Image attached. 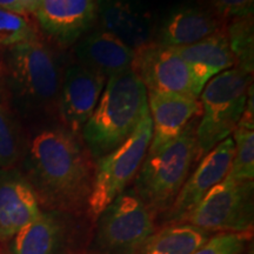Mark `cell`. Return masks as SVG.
Instances as JSON below:
<instances>
[{"instance_id":"cell-1","label":"cell","mask_w":254,"mask_h":254,"mask_svg":"<svg viewBox=\"0 0 254 254\" xmlns=\"http://www.w3.org/2000/svg\"><path fill=\"white\" fill-rule=\"evenodd\" d=\"M26 167L27 180L47 211L86 214L95 164L78 134L66 128L40 132L30 145Z\"/></svg>"},{"instance_id":"cell-2","label":"cell","mask_w":254,"mask_h":254,"mask_svg":"<svg viewBox=\"0 0 254 254\" xmlns=\"http://www.w3.org/2000/svg\"><path fill=\"white\" fill-rule=\"evenodd\" d=\"M147 111V91L131 68L107 79L93 113L81 128L92 158L97 160L122 145Z\"/></svg>"},{"instance_id":"cell-3","label":"cell","mask_w":254,"mask_h":254,"mask_svg":"<svg viewBox=\"0 0 254 254\" xmlns=\"http://www.w3.org/2000/svg\"><path fill=\"white\" fill-rule=\"evenodd\" d=\"M196 125V119L192 120L173 140L158 151L147 152L136 173L132 189L154 217H164L170 211L198 161Z\"/></svg>"},{"instance_id":"cell-4","label":"cell","mask_w":254,"mask_h":254,"mask_svg":"<svg viewBox=\"0 0 254 254\" xmlns=\"http://www.w3.org/2000/svg\"><path fill=\"white\" fill-rule=\"evenodd\" d=\"M251 84L252 74L233 67L205 85L200 94L201 119L195 128L196 160L233 133L245 109Z\"/></svg>"},{"instance_id":"cell-5","label":"cell","mask_w":254,"mask_h":254,"mask_svg":"<svg viewBox=\"0 0 254 254\" xmlns=\"http://www.w3.org/2000/svg\"><path fill=\"white\" fill-rule=\"evenodd\" d=\"M152 119L147 111L122 145L95 161L93 186L87 201L86 215L95 221L99 214L134 179L147 154L152 140Z\"/></svg>"},{"instance_id":"cell-6","label":"cell","mask_w":254,"mask_h":254,"mask_svg":"<svg viewBox=\"0 0 254 254\" xmlns=\"http://www.w3.org/2000/svg\"><path fill=\"white\" fill-rule=\"evenodd\" d=\"M154 218L133 189H126L95 220L91 254H138L157 230Z\"/></svg>"},{"instance_id":"cell-7","label":"cell","mask_w":254,"mask_h":254,"mask_svg":"<svg viewBox=\"0 0 254 254\" xmlns=\"http://www.w3.org/2000/svg\"><path fill=\"white\" fill-rule=\"evenodd\" d=\"M254 221V184L226 177L208 190L182 222L208 232H252Z\"/></svg>"},{"instance_id":"cell-8","label":"cell","mask_w":254,"mask_h":254,"mask_svg":"<svg viewBox=\"0 0 254 254\" xmlns=\"http://www.w3.org/2000/svg\"><path fill=\"white\" fill-rule=\"evenodd\" d=\"M7 69L18 93L34 105H58L62 74L52 51L41 41L19 44L7 51Z\"/></svg>"},{"instance_id":"cell-9","label":"cell","mask_w":254,"mask_h":254,"mask_svg":"<svg viewBox=\"0 0 254 254\" xmlns=\"http://www.w3.org/2000/svg\"><path fill=\"white\" fill-rule=\"evenodd\" d=\"M82 215L41 211L8 241L9 254H79L86 238Z\"/></svg>"},{"instance_id":"cell-10","label":"cell","mask_w":254,"mask_h":254,"mask_svg":"<svg viewBox=\"0 0 254 254\" xmlns=\"http://www.w3.org/2000/svg\"><path fill=\"white\" fill-rule=\"evenodd\" d=\"M131 69L146 90L198 98L199 87L190 66L173 47L150 41L134 51Z\"/></svg>"},{"instance_id":"cell-11","label":"cell","mask_w":254,"mask_h":254,"mask_svg":"<svg viewBox=\"0 0 254 254\" xmlns=\"http://www.w3.org/2000/svg\"><path fill=\"white\" fill-rule=\"evenodd\" d=\"M234 155L231 136L222 140L199 160L198 167L184 183L172 207L164 215L167 222H182L201 201L208 190L227 176Z\"/></svg>"},{"instance_id":"cell-12","label":"cell","mask_w":254,"mask_h":254,"mask_svg":"<svg viewBox=\"0 0 254 254\" xmlns=\"http://www.w3.org/2000/svg\"><path fill=\"white\" fill-rule=\"evenodd\" d=\"M62 80L58 98L60 118L66 129L79 135L93 113L107 80L80 64L69 65Z\"/></svg>"},{"instance_id":"cell-13","label":"cell","mask_w":254,"mask_h":254,"mask_svg":"<svg viewBox=\"0 0 254 254\" xmlns=\"http://www.w3.org/2000/svg\"><path fill=\"white\" fill-rule=\"evenodd\" d=\"M33 14L47 36L71 46L97 21V0H38Z\"/></svg>"},{"instance_id":"cell-14","label":"cell","mask_w":254,"mask_h":254,"mask_svg":"<svg viewBox=\"0 0 254 254\" xmlns=\"http://www.w3.org/2000/svg\"><path fill=\"white\" fill-rule=\"evenodd\" d=\"M40 213L39 200L27 178L13 168L0 171V244L8 243Z\"/></svg>"},{"instance_id":"cell-15","label":"cell","mask_w":254,"mask_h":254,"mask_svg":"<svg viewBox=\"0 0 254 254\" xmlns=\"http://www.w3.org/2000/svg\"><path fill=\"white\" fill-rule=\"evenodd\" d=\"M147 105L152 119V140L147 152H155L173 140L184 128L201 116L198 98L148 91Z\"/></svg>"},{"instance_id":"cell-16","label":"cell","mask_w":254,"mask_h":254,"mask_svg":"<svg viewBox=\"0 0 254 254\" xmlns=\"http://www.w3.org/2000/svg\"><path fill=\"white\" fill-rule=\"evenodd\" d=\"M224 21L212 11L198 4L174 7L158 31L157 43L168 47L189 46L224 30Z\"/></svg>"},{"instance_id":"cell-17","label":"cell","mask_w":254,"mask_h":254,"mask_svg":"<svg viewBox=\"0 0 254 254\" xmlns=\"http://www.w3.org/2000/svg\"><path fill=\"white\" fill-rule=\"evenodd\" d=\"M97 20L133 51L150 43L153 33L150 15L136 0H97Z\"/></svg>"},{"instance_id":"cell-18","label":"cell","mask_w":254,"mask_h":254,"mask_svg":"<svg viewBox=\"0 0 254 254\" xmlns=\"http://www.w3.org/2000/svg\"><path fill=\"white\" fill-rule=\"evenodd\" d=\"M75 57L81 66L107 80L131 68L134 51L113 34L98 28L79 41Z\"/></svg>"},{"instance_id":"cell-19","label":"cell","mask_w":254,"mask_h":254,"mask_svg":"<svg viewBox=\"0 0 254 254\" xmlns=\"http://www.w3.org/2000/svg\"><path fill=\"white\" fill-rule=\"evenodd\" d=\"M173 49L190 66L201 90L212 77L236 67V59L232 55L224 30L192 45Z\"/></svg>"},{"instance_id":"cell-20","label":"cell","mask_w":254,"mask_h":254,"mask_svg":"<svg viewBox=\"0 0 254 254\" xmlns=\"http://www.w3.org/2000/svg\"><path fill=\"white\" fill-rule=\"evenodd\" d=\"M211 236L187 222H167L148 237L138 254H192Z\"/></svg>"},{"instance_id":"cell-21","label":"cell","mask_w":254,"mask_h":254,"mask_svg":"<svg viewBox=\"0 0 254 254\" xmlns=\"http://www.w3.org/2000/svg\"><path fill=\"white\" fill-rule=\"evenodd\" d=\"M224 32L236 59V67L252 74L254 68L253 14L232 19L225 26Z\"/></svg>"},{"instance_id":"cell-22","label":"cell","mask_w":254,"mask_h":254,"mask_svg":"<svg viewBox=\"0 0 254 254\" xmlns=\"http://www.w3.org/2000/svg\"><path fill=\"white\" fill-rule=\"evenodd\" d=\"M234 155L227 176L237 182L254 179V127L237 125L233 131Z\"/></svg>"},{"instance_id":"cell-23","label":"cell","mask_w":254,"mask_h":254,"mask_svg":"<svg viewBox=\"0 0 254 254\" xmlns=\"http://www.w3.org/2000/svg\"><path fill=\"white\" fill-rule=\"evenodd\" d=\"M38 39L37 28L28 15L0 8V46L11 49Z\"/></svg>"},{"instance_id":"cell-24","label":"cell","mask_w":254,"mask_h":254,"mask_svg":"<svg viewBox=\"0 0 254 254\" xmlns=\"http://www.w3.org/2000/svg\"><path fill=\"white\" fill-rule=\"evenodd\" d=\"M20 154L21 144L17 126L8 111L0 104V171L13 167Z\"/></svg>"},{"instance_id":"cell-25","label":"cell","mask_w":254,"mask_h":254,"mask_svg":"<svg viewBox=\"0 0 254 254\" xmlns=\"http://www.w3.org/2000/svg\"><path fill=\"white\" fill-rule=\"evenodd\" d=\"M251 237L252 232H218L192 254H243Z\"/></svg>"},{"instance_id":"cell-26","label":"cell","mask_w":254,"mask_h":254,"mask_svg":"<svg viewBox=\"0 0 254 254\" xmlns=\"http://www.w3.org/2000/svg\"><path fill=\"white\" fill-rule=\"evenodd\" d=\"M211 8L222 21L253 14L254 0H209Z\"/></svg>"},{"instance_id":"cell-27","label":"cell","mask_w":254,"mask_h":254,"mask_svg":"<svg viewBox=\"0 0 254 254\" xmlns=\"http://www.w3.org/2000/svg\"><path fill=\"white\" fill-rule=\"evenodd\" d=\"M38 0H0V8L24 15L33 14Z\"/></svg>"},{"instance_id":"cell-28","label":"cell","mask_w":254,"mask_h":254,"mask_svg":"<svg viewBox=\"0 0 254 254\" xmlns=\"http://www.w3.org/2000/svg\"><path fill=\"white\" fill-rule=\"evenodd\" d=\"M0 254H4V253H2V249H1V244H0Z\"/></svg>"}]
</instances>
